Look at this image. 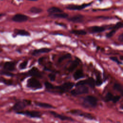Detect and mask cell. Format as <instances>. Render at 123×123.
Returning <instances> with one entry per match:
<instances>
[{"instance_id":"obj_1","label":"cell","mask_w":123,"mask_h":123,"mask_svg":"<svg viewBox=\"0 0 123 123\" xmlns=\"http://www.w3.org/2000/svg\"><path fill=\"white\" fill-rule=\"evenodd\" d=\"M98 100L93 96H87L84 98L83 105L86 108H95L97 105Z\"/></svg>"},{"instance_id":"obj_2","label":"cell","mask_w":123,"mask_h":123,"mask_svg":"<svg viewBox=\"0 0 123 123\" xmlns=\"http://www.w3.org/2000/svg\"><path fill=\"white\" fill-rule=\"evenodd\" d=\"M31 104V101L28 100H23L18 101L16 102L12 108V109L18 112L22 111L26 106Z\"/></svg>"},{"instance_id":"obj_3","label":"cell","mask_w":123,"mask_h":123,"mask_svg":"<svg viewBox=\"0 0 123 123\" xmlns=\"http://www.w3.org/2000/svg\"><path fill=\"white\" fill-rule=\"evenodd\" d=\"M26 86L29 88L35 90L41 89L42 87L40 82L34 77H31L28 79Z\"/></svg>"},{"instance_id":"obj_4","label":"cell","mask_w":123,"mask_h":123,"mask_svg":"<svg viewBox=\"0 0 123 123\" xmlns=\"http://www.w3.org/2000/svg\"><path fill=\"white\" fill-rule=\"evenodd\" d=\"M74 86V83L73 82H66L62 84L60 86H54V89H56L58 90L61 93H64L65 92L69 91Z\"/></svg>"},{"instance_id":"obj_5","label":"cell","mask_w":123,"mask_h":123,"mask_svg":"<svg viewBox=\"0 0 123 123\" xmlns=\"http://www.w3.org/2000/svg\"><path fill=\"white\" fill-rule=\"evenodd\" d=\"M88 88L85 85L77 86V88L72 90L71 93L73 96H77L86 94L88 92Z\"/></svg>"},{"instance_id":"obj_6","label":"cell","mask_w":123,"mask_h":123,"mask_svg":"<svg viewBox=\"0 0 123 123\" xmlns=\"http://www.w3.org/2000/svg\"><path fill=\"white\" fill-rule=\"evenodd\" d=\"M16 113L18 114L25 115L30 118H40L41 117V112L36 111H21L16 112Z\"/></svg>"},{"instance_id":"obj_7","label":"cell","mask_w":123,"mask_h":123,"mask_svg":"<svg viewBox=\"0 0 123 123\" xmlns=\"http://www.w3.org/2000/svg\"><path fill=\"white\" fill-rule=\"evenodd\" d=\"M69 112L72 114L83 117L85 118H87L89 120H94L95 118L93 117L92 114L87 112H84L83 111L79 110H73L69 111Z\"/></svg>"},{"instance_id":"obj_8","label":"cell","mask_w":123,"mask_h":123,"mask_svg":"<svg viewBox=\"0 0 123 123\" xmlns=\"http://www.w3.org/2000/svg\"><path fill=\"white\" fill-rule=\"evenodd\" d=\"M87 85L90 87L93 88L95 86V81L93 78H89L86 80H81L78 81L75 85V86H83Z\"/></svg>"},{"instance_id":"obj_9","label":"cell","mask_w":123,"mask_h":123,"mask_svg":"<svg viewBox=\"0 0 123 123\" xmlns=\"http://www.w3.org/2000/svg\"><path fill=\"white\" fill-rule=\"evenodd\" d=\"M28 19V16L25 14L17 13L15 14L12 17V20L15 22L17 23H22L26 21Z\"/></svg>"},{"instance_id":"obj_10","label":"cell","mask_w":123,"mask_h":123,"mask_svg":"<svg viewBox=\"0 0 123 123\" xmlns=\"http://www.w3.org/2000/svg\"><path fill=\"white\" fill-rule=\"evenodd\" d=\"M16 62H6L3 66V69L4 71L8 72L13 71L15 69Z\"/></svg>"},{"instance_id":"obj_11","label":"cell","mask_w":123,"mask_h":123,"mask_svg":"<svg viewBox=\"0 0 123 123\" xmlns=\"http://www.w3.org/2000/svg\"><path fill=\"white\" fill-rule=\"evenodd\" d=\"M49 113L55 118H58L62 121H74V120L70 117H68L66 116H64L63 115L53 111H50Z\"/></svg>"},{"instance_id":"obj_12","label":"cell","mask_w":123,"mask_h":123,"mask_svg":"<svg viewBox=\"0 0 123 123\" xmlns=\"http://www.w3.org/2000/svg\"><path fill=\"white\" fill-rule=\"evenodd\" d=\"M27 74L31 76L37 77H41V74L39 70L35 67L32 68L27 73Z\"/></svg>"},{"instance_id":"obj_13","label":"cell","mask_w":123,"mask_h":123,"mask_svg":"<svg viewBox=\"0 0 123 123\" xmlns=\"http://www.w3.org/2000/svg\"><path fill=\"white\" fill-rule=\"evenodd\" d=\"M52 50L51 49L47 48H43L37 49H35L33 50L32 52V55L34 56L37 55L41 53H48Z\"/></svg>"},{"instance_id":"obj_14","label":"cell","mask_w":123,"mask_h":123,"mask_svg":"<svg viewBox=\"0 0 123 123\" xmlns=\"http://www.w3.org/2000/svg\"><path fill=\"white\" fill-rule=\"evenodd\" d=\"M90 4V3L84 4L81 5H70L67 7V8L71 10H81L88 6Z\"/></svg>"},{"instance_id":"obj_15","label":"cell","mask_w":123,"mask_h":123,"mask_svg":"<svg viewBox=\"0 0 123 123\" xmlns=\"http://www.w3.org/2000/svg\"><path fill=\"white\" fill-rule=\"evenodd\" d=\"M89 30L92 33H98L104 31L105 30V28L102 26H93L89 28Z\"/></svg>"},{"instance_id":"obj_16","label":"cell","mask_w":123,"mask_h":123,"mask_svg":"<svg viewBox=\"0 0 123 123\" xmlns=\"http://www.w3.org/2000/svg\"><path fill=\"white\" fill-rule=\"evenodd\" d=\"M84 16L82 15H77L71 17L68 19V20L74 23H81L83 21Z\"/></svg>"},{"instance_id":"obj_17","label":"cell","mask_w":123,"mask_h":123,"mask_svg":"<svg viewBox=\"0 0 123 123\" xmlns=\"http://www.w3.org/2000/svg\"><path fill=\"white\" fill-rule=\"evenodd\" d=\"M35 104L36 106L41 108H47V109H54L55 108L53 106L47 103L40 102H35Z\"/></svg>"},{"instance_id":"obj_18","label":"cell","mask_w":123,"mask_h":123,"mask_svg":"<svg viewBox=\"0 0 123 123\" xmlns=\"http://www.w3.org/2000/svg\"><path fill=\"white\" fill-rule=\"evenodd\" d=\"M14 34L16 35H19L21 36H30V35L29 32L23 29H15Z\"/></svg>"},{"instance_id":"obj_19","label":"cell","mask_w":123,"mask_h":123,"mask_svg":"<svg viewBox=\"0 0 123 123\" xmlns=\"http://www.w3.org/2000/svg\"><path fill=\"white\" fill-rule=\"evenodd\" d=\"M84 76L83 72L82 70L79 69L75 72L73 74V77L75 80H78Z\"/></svg>"},{"instance_id":"obj_20","label":"cell","mask_w":123,"mask_h":123,"mask_svg":"<svg viewBox=\"0 0 123 123\" xmlns=\"http://www.w3.org/2000/svg\"><path fill=\"white\" fill-rule=\"evenodd\" d=\"M79 60L78 59H76V60H75L72 63H71V64L70 65V67L68 68V71L70 72H73L78 65L79 63Z\"/></svg>"},{"instance_id":"obj_21","label":"cell","mask_w":123,"mask_h":123,"mask_svg":"<svg viewBox=\"0 0 123 123\" xmlns=\"http://www.w3.org/2000/svg\"><path fill=\"white\" fill-rule=\"evenodd\" d=\"M49 15L52 17L59 18H66L68 16V14H67L66 13H64L63 12L56 13H53V14H50Z\"/></svg>"},{"instance_id":"obj_22","label":"cell","mask_w":123,"mask_h":123,"mask_svg":"<svg viewBox=\"0 0 123 123\" xmlns=\"http://www.w3.org/2000/svg\"><path fill=\"white\" fill-rule=\"evenodd\" d=\"M48 12L50 14L63 12L62 10H61L59 8H58L56 7H52L49 8L48 10Z\"/></svg>"},{"instance_id":"obj_23","label":"cell","mask_w":123,"mask_h":123,"mask_svg":"<svg viewBox=\"0 0 123 123\" xmlns=\"http://www.w3.org/2000/svg\"><path fill=\"white\" fill-rule=\"evenodd\" d=\"M0 82L7 86H11L12 85V80L6 79L3 77H0Z\"/></svg>"},{"instance_id":"obj_24","label":"cell","mask_w":123,"mask_h":123,"mask_svg":"<svg viewBox=\"0 0 123 123\" xmlns=\"http://www.w3.org/2000/svg\"><path fill=\"white\" fill-rule=\"evenodd\" d=\"M71 32L76 35H85L86 34V32L84 30H73Z\"/></svg>"},{"instance_id":"obj_25","label":"cell","mask_w":123,"mask_h":123,"mask_svg":"<svg viewBox=\"0 0 123 123\" xmlns=\"http://www.w3.org/2000/svg\"><path fill=\"white\" fill-rule=\"evenodd\" d=\"M29 11L32 13L37 14V13H39L42 12V10L39 8H37L36 7H33L30 8Z\"/></svg>"},{"instance_id":"obj_26","label":"cell","mask_w":123,"mask_h":123,"mask_svg":"<svg viewBox=\"0 0 123 123\" xmlns=\"http://www.w3.org/2000/svg\"><path fill=\"white\" fill-rule=\"evenodd\" d=\"M113 88L121 93H123V87L122 85L119 83H115L113 85Z\"/></svg>"},{"instance_id":"obj_27","label":"cell","mask_w":123,"mask_h":123,"mask_svg":"<svg viewBox=\"0 0 123 123\" xmlns=\"http://www.w3.org/2000/svg\"><path fill=\"white\" fill-rule=\"evenodd\" d=\"M113 97V95L111 93L108 92V93H107V94L105 96L104 100L106 102L111 101Z\"/></svg>"},{"instance_id":"obj_28","label":"cell","mask_w":123,"mask_h":123,"mask_svg":"<svg viewBox=\"0 0 123 123\" xmlns=\"http://www.w3.org/2000/svg\"><path fill=\"white\" fill-rule=\"evenodd\" d=\"M71 57V55L70 53H67L65 55H64L62 56H61L60 58H59V59H58V62H62L63 60L70 58Z\"/></svg>"},{"instance_id":"obj_29","label":"cell","mask_w":123,"mask_h":123,"mask_svg":"<svg viewBox=\"0 0 123 123\" xmlns=\"http://www.w3.org/2000/svg\"><path fill=\"white\" fill-rule=\"evenodd\" d=\"M44 85L45 86V88L47 89L48 90H50V89H54V86L51 84L49 82H46L44 83Z\"/></svg>"},{"instance_id":"obj_30","label":"cell","mask_w":123,"mask_h":123,"mask_svg":"<svg viewBox=\"0 0 123 123\" xmlns=\"http://www.w3.org/2000/svg\"><path fill=\"white\" fill-rule=\"evenodd\" d=\"M27 64H28V61H25L23 62L19 65V67L20 69L23 70V69H25L26 67Z\"/></svg>"},{"instance_id":"obj_31","label":"cell","mask_w":123,"mask_h":123,"mask_svg":"<svg viewBox=\"0 0 123 123\" xmlns=\"http://www.w3.org/2000/svg\"><path fill=\"white\" fill-rule=\"evenodd\" d=\"M102 84V81L100 77V76L98 75L97 76V78L95 81V85L98 86H100Z\"/></svg>"},{"instance_id":"obj_32","label":"cell","mask_w":123,"mask_h":123,"mask_svg":"<svg viewBox=\"0 0 123 123\" xmlns=\"http://www.w3.org/2000/svg\"><path fill=\"white\" fill-rule=\"evenodd\" d=\"M116 32V30L114 29H112L111 30V31L109 33H108L107 35H106V37L107 38H110L111 37H112L113 36V35L115 33V32Z\"/></svg>"},{"instance_id":"obj_33","label":"cell","mask_w":123,"mask_h":123,"mask_svg":"<svg viewBox=\"0 0 123 123\" xmlns=\"http://www.w3.org/2000/svg\"><path fill=\"white\" fill-rule=\"evenodd\" d=\"M123 27V24L121 22H118L115 25L112 27V29H114L115 30H117L120 28H122Z\"/></svg>"},{"instance_id":"obj_34","label":"cell","mask_w":123,"mask_h":123,"mask_svg":"<svg viewBox=\"0 0 123 123\" xmlns=\"http://www.w3.org/2000/svg\"><path fill=\"white\" fill-rule=\"evenodd\" d=\"M0 74L6 75L7 76H12L13 75V74L12 73H10V72L6 71H4L0 72Z\"/></svg>"},{"instance_id":"obj_35","label":"cell","mask_w":123,"mask_h":123,"mask_svg":"<svg viewBox=\"0 0 123 123\" xmlns=\"http://www.w3.org/2000/svg\"><path fill=\"white\" fill-rule=\"evenodd\" d=\"M48 77H49V79H50V80L51 81H54L56 78L55 74H52V73L49 74L48 75Z\"/></svg>"},{"instance_id":"obj_36","label":"cell","mask_w":123,"mask_h":123,"mask_svg":"<svg viewBox=\"0 0 123 123\" xmlns=\"http://www.w3.org/2000/svg\"><path fill=\"white\" fill-rule=\"evenodd\" d=\"M120 98H121V96H113L112 101L113 103H115L117 102L120 100Z\"/></svg>"},{"instance_id":"obj_37","label":"cell","mask_w":123,"mask_h":123,"mask_svg":"<svg viewBox=\"0 0 123 123\" xmlns=\"http://www.w3.org/2000/svg\"><path fill=\"white\" fill-rule=\"evenodd\" d=\"M110 59L111 60L113 61V62H116L118 64H122V63L121 62H120L118 60V58H117V57H110Z\"/></svg>"},{"instance_id":"obj_38","label":"cell","mask_w":123,"mask_h":123,"mask_svg":"<svg viewBox=\"0 0 123 123\" xmlns=\"http://www.w3.org/2000/svg\"><path fill=\"white\" fill-rule=\"evenodd\" d=\"M118 39H119V40L120 41H121V42H123V34H121L119 36V37H118Z\"/></svg>"},{"instance_id":"obj_39","label":"cell","mask_w":123,"mask_h":123,"mask_svg":"<svg viewBox=\"0 0 123 123\" xmlns=\"http://www.w3.org/2000/svg\"><path fill=\"white\" fill-rule=\"evenodd\" d=\"M4 14H2V13H0V19L3 16H4Z\"/></svg>"},{"instance_id":"obj_40","label":"cell","mask_w":123,"mask_h":123,"mask_svg":"<svg viewBox=\"0 0 123 123\" xmlns=\"http://www.w3.org/2000/svg\"><path fill=\"white\" fill-rule=\"evenodd\" d=\"M120 59H121V60H123V58H122V56H121V57H120Z\"/></svg>"},{"instance_id":"obj_41","label":"cell","mask_w":123,"mask_h":123,"mask_svg":"<svg viewBox=\"0 0 123 123\" xmlns=\"http://www.w3.org/2000/svg\"><path fill=\"white\" fill-rule=\"evenodd\" d=\"M31 0V1H35V0Z\"/></svg>"}]
</instances>
